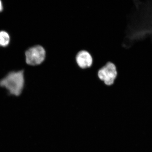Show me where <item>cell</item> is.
<instances>
[{"instance_id":"obj_1","label":"cell","mask_w":152,"mask_h":152,"mask_svg":"<svg viewBox=\"0 0 152 152\" xmlns=\"http://www.w3.org/2000/svg\"><path fill=\"white\" fill-rule=\"evenodd\" d=\"M24 78L23 71L11 72L0 81V86L9 91L10 94L19 96L24 87Z\"/></svg>"},{"instance_id":"obj_2","label":"cell","mask_w":152,"mask_h":152,"mask_svg":"<svg viewBox=\"0 0 152 152\" xmlns=\"http://www.w3.org/2000/svg\"><path fill=\"white\" fill-rule=\"evenodd\" d=\"M97 76L99 80L106 86H111L115 83L117 77L116 66L111 62H106L99 70Z\"/></svg>"},{"instance_id":"obj_3","label":"cell","mask_w":152,"mask_h":152,"mask_svg":"<svg viewBox=\"0 0 152 152\" xmlns=\"http://www.w3.org/2000/svg\"><path fill=\"white\" fill-rule=\"evenodd\" d=\"M45 50L41 45L32 47L26 52V63L32 66L39 65L45 60Z\"/></svg>"},{"instance_id":"obj_4","label":"cell","mask_w":152,"mask_h":152,"mask_svg":"<svg viewBox=\"0 0 152 152\" xmlns=\"http://www.w3.org/2000/svg\"><path fill=\"white\" fill-rule=\"evenodd\" d=\"M76 61L78 66L82 69L90 67L93 62L92 56L88 51L85 50L78 52L76 55Z\"/></svg>"},{"instance_id":"obj_5","label":"cell","mask_w":152,"mask_h":152,"mask_svg":"<svg viewBox=\"0 0 152 152\" xmlns=\"http://www.w3.org/2000/svg\"><path fill=\"white\" fill-rule=\"evenodd\" d=\"M10 41V37L8 33L4 31H0V46L7 47Z\"/></svg>"},{"instance_id":"obj_6","label":"cell","mask_w":152,"mask_h":152,"mask_svg":"<svg viewBox=\"0 0 152 152\" xmlns=\"http://www.w3.org/2000/svg\"><path fill=\"white\" fill-rule=\"evenodd\" d=\"M3 9V6L2 3L1 1H0V12L2 11Z\"/></svg>"}]
</instances>
